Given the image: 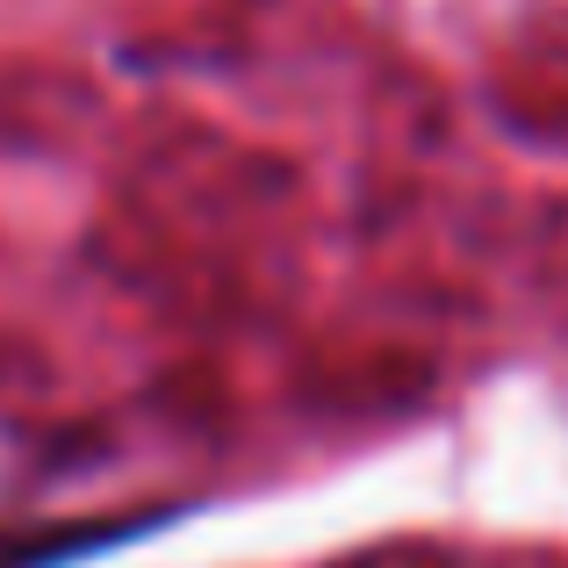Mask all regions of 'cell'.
Here are the masks:
<instances>
[{"label":"cell","instance_id":"1","mask_svg":"<svg viewBox=\"0 0 568 568\" xmlns=\"http://www.w3.org/2000/svg\"><path fill=\"white\" fill-rule=\"evenodd\" d=\"M159 518H94V526H43V532H0V568H65L80 555H101V547H123L138 532H152Z\"/></svg>","mask_w":568,"mask_h":568}]
</instances>
